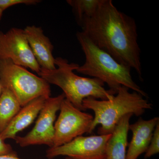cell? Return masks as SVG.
<instances>
[{
	"instance_id": "obj_11",
	"label": "cell",
	"mask_w": 159,
	"mask_h": 159,
	"mask_svg": "<svg viewBox=\"0 0 159 159\" xmlns=\"http://www.w3.org/2000/svg\"><path fill=\"white\" fill-rule=\"evenodd\" d=\"M159 122L157 117L148 120L140 118L134 124L129 125V129L132 133V137L129 145L126 159H137L142 153L145 152Z\"/></svg>"
},
{
	"instance_id": "obj_13",
	"label": "cell",
	"mask_w": 159,
	"mask_h": 159,
	"mask_svg": "<svg viewBox=\"0 0 159 159\" xmlns=\"http://www.w3.org/2000/svg\"><path fill=\"white\" fill-rule=\"evenodd\" d=\"M132 116L127 114L118 122L107 143L105 159H126L129 120Z\"/></svg>"
},
{
	"instance_id": "obj_2",
	"label": "cell",
	"mask_w": 159,
	"mask_h": 159,
	"mask_svg": "<svg viewBox=\"0 0 159 159\" xmlns=\"http://www.w3.org/2000/svg\"><path fill=\"white\" fill-rule=\"evenodd\" d=\"M77 37L85 57L84 63L76 70L77 72L100 80L116 94L121 87L124 86L145 98L148 97L134 81L130 67L118 62L107 52L99 48L82 31L77 32Z\"/></svg>"
},
{
	"instance_id": "obj_18",
	"label": "cell",
	"mask_w": 159,
	"mask_h": 159,
	"mask_svg": "<svg viewBox=\"0 0 159 159\" xmlns=\"http://www.w3.org/2000/svg\"><path fill=\"white\" fill-rule=\"evenodd\" d=\"M5 155L17 157L16 152L13 150L11 145L6 143L0 137V156Z\"/></svg>"
},
{
	"instance_id": "obj_16",
	"label": "cell",
	"mask_w": 159,
	"mask_h": 159,
	"mask_svg": "<svg viewBox=\"0 0 159 159\" xmlns=\"http://www.w3.org/2000/svg\"><path fill=\"white\" fill-rule=\"evenodd\" d=\"M159 152V122L157 124L150 144L145 152V158L147 159Z\"/></svg>"
},
{
	"instance_id": "obj_4",
	"label": "cell",
	"mask_w": 159,
	"mask_h": 159,
	"mask_svg": "<svg viewBox=\"0 0 159 159\" xmlns=\"http://www.w3.org/2000/svg\"><path fill=\"white\" fill-rule=\"evenodd\" d=\"M129 89L122 86L116 95L110 100H99L92 97L84 99L83 107L85 110L91 109L95 116L89 131L91 134L100 125L99 135L111 134L120 119L125 115L131 114L141 116L145 110L152 109V104L137 92L130 93Z\"/></svg>"
},
{
	"instance_id": "obj_6",
	"label": "cell",
	"mask_w": 159,
	"mask_h": 159,
	"mask_svg": "<svg viewBox=\"0 0 159 159\" xmlns=\"http://www.w3.org/2000/svg\"><path fill=\"white\" fill-rule=\"evenodd\" d=\"M59 111V116L54 123L53 147L64 145L84 134H89L93 120L92 115L76 108L66 98Z\"/></svg>"
},
{
	"instance_id": "obj_9",
	"label": "cell",
	"mask_w": 159,
	"mask_h": 159,
	"mask_svg": "<svg viewBox=\"0 0 159 159\" xmlns=\"http://www.w3.org/2000/svg\"><path fill=\"white\" fill-rule=\"evenodd\" d=\"M9 59L16 65L39 74L41 67L31 51L25 31L12 28L0 31V60Z\"/></svg>"
},
{
	"instance_id": "obj_12",
	"label": "cell",
	"mask_w": 159,
	"mask_h": 159,
	"mask_svg": "<svg viewBox=\"0 0 159 159\" xmlns=\"http://www.w3.org/2000/svg\"><path fill=\"white\" fill-rule=\"evenodd\" d=\"M47 98L40 97L29 102L20 109L7 127L0 133L4 141L15 139L17 134L27 128L34 122L42 109Z\"/></svg>"
},
{
	"instance_id": "obj_20",
	"label": "cell",
	"mask_w": 159,
	"mask_h": 159,
	"mask_svg": "<svg viewBox=\"0 0 159 159\" xmlns=\"http://www.w3.org/2000/svg\"><path fill=\"white\" fill-rule=\"evenodd\" d=\"M3 12V11L0 9V20H1V18L2 17V16Z\"/></svg>"
},
{
	"instance_id": "obj_22",
	"label": "cell",
	"mask_w": 159,
	"mask_h": 159,
	"mask_svg": "<svg viewBox=\"0 0 159 159\" xmlns=\"http://www.w3.org/2000/svg\"><path fill=\"white\" fill-rule=\"evenodd\" d=\"M66 159H72L71 158H70L68 157H66Z\"/></svg>"
},
{
	"instance_id": "obj_5",
	"label": "cell",
	"mask_w": 159,
	"mask_h": 159,
	"mask_svg": "<svg viewBox=\"0 0 159 159\" xmlns=\"http://www.w3.org/2000/svg\"><path fill=\"white\" fill-rule=\"evenodd\" d=\"M0 83L13 93L21 107L39 97H51L49 83L10 60H0Z\"/></svg>"
},
{
	"instance_id": "obj_21",
	"label": "cell",
	"mask_w": 159,
	"mask_h": 159,
	"mask_svg": "<svg viewBox=\"0 0 159 159\" xmlns=\"http://www.w3.org/2000/svg\"><path fill=\"white\" fill-rule=\"evenodd\" d=\"M2 84H1V83H0V94L2 93Z\"/></svg>"
},
{
	"instance_id": "obj_7",
	"label": "cell",
	"mask_w": 159,
	"mask_h": 159,
	"mask_svg": "<svg viewBox=\"0 0 159 159\" xmlns=\"http://www.w3.org/2000/svg\"><path fill=\"white\" fill-rule=\"evenodd\" d=\"M65 98L62 93L57 97L46 99L34 127L25 136L16 137L14 140L16 143L22 147L37 145L53 147L56 114Z\"/></svg>"
},
{
	"instance_id": "obj_10",
	"label": "cell",
	"mask_w": 159,
	"mask_h": 159,
	"mask_svg": "<svg viewBox=\"0 0 159 159\" xmlns=\"http://www.w3.org/2000/svg\"><path fill=\"white\" fill-rule=\"evenodd\" d=\"M25 34L34 57L41 68L52 70L56 68L55 58L53 57L54 46L40 27L27 26Z\"/></svg>"
},
{
	"instance_id": "obj_19",
	"label": "cell",
	"mask_w": 159,
	"mask_h": 159,
	"mask_svg": "<svg viewBox=\"0 0 159 159\" xmlns=\"http://www.w3.org/2000/svg\"><path fill=\"white\" fill-rule=\"evenodd\" d=\"M0 159H22L18 157L12 156L5 155L0 156Z\"/></svg>"
},
{
	"instance_id": "obj_15",
	"label": "cell",
	"mask_w": 159,
	"mask_h": 159,
	"mask_svg": "<svg viewBox=\"0 0 159 159\" xmlns=\"http://www.w3.org/2000/svg\"><path fill=\"white\" fill-rule=\"evenodd\" d=\"M67 3L72 7L78 24L84 18H89L95 14L102 0H68Z\"/></svg>"
},
{
	"instance_id": "obj_8",
	"label": "cell",
	"mask_w": 159,
	"mask_h": 159,
	"mask_svg": "<svg viewBox=\"0 0 159 159\" xmlns=\"http://www.w3.org/2000/svg\"><path fill=\"white\" fill-rule=\"evenodd\" d=\"M111 135L78 137L64 145L49 148L46 156L49 159L60 156L72 159H105L107 143Z\"/></svg>"
},
{
	"instance_id": "obj_3",
	"label": "cell",
	"mask_w": 159,
	"mask_h": 159,
	"mask_svg": "<svg viewBox=\"0 0 159 159\" xmlns=\"http://www.w3.org/2000/svg\"><path fill=\"white\" fill-rule=\"evenodd\" d=\"M57 67L52 70L41 68L38 75L48 83L54 84L63 91L66 99L81 111H85L83 101L88 97L100 100H110L116 94L106 89L104 83L96 78L80 77L74 73L79 65L69 63L62 57L55 58Z\"/></svg>"
},
{
	"instance_id": "obj_1",
	"label": "cell",
	"mask_w": 159,
	"mask_h": 159,
	"mask_svg": "<svg viewBox=\"0 0 159 159\" xmlns=\"http://www.w3.org/2000/svg\"><path fill=\"white\" fill-rule=\"evenodd\" d=\"M79 25L94 44L118 62L134 69L142 78L138 29L132 17L119 11L111 0H102L95 14L84 18Z\"/></svg>"
},
{
	"instance_id": "obj_17",
	"label": "cell",
	"mask_w": 159,
	"mask_h": 159,
	"mask_svg": "<svg viewBox=\"0 0 159 159\" xmlns=\"http://www.w3.org/2000/svg\"><path fill=\"white\" fill-rule=\"evenodd\" d=\"M39 2L40 1L38 0H0V9L3 11L9 7L16 5H34Z\"/></svg>"
},
{
	"instance_id": "obj_14",
	"label": "cell",
	"mask_w": 159,
	"mask_h": 159,
	"mask_svg": "<svg viewBox=\"0 0 159 159\" xmlns=\"http://www.w3.org/2000/svg\"><path fill=\"white\" fill-rule=\"evenodd\" d=\"M21 107L13 93L9 89L2 87L0 94V133L9 125Z\"/></svg>"
}]
</instances>
